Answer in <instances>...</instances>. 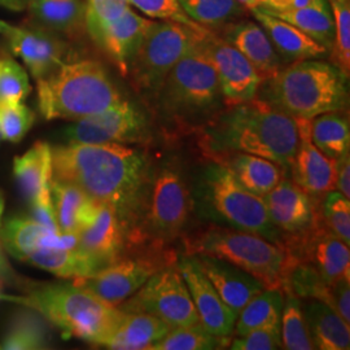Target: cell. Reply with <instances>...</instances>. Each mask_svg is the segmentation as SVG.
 Instances as JSON below:
<instances>
[{
	"label": "cell",
	"instance_id": "1",
	"mask_svg": "<svg viewBox=\"0 0 350 350\" xmlns=\"http://www.w3.org/2000/svg\"><path fill=\"white\" fill-rule=\"evenodd\" d=\"M152 178L150 157L126 144L69 143L52 148V179L72 183L112 206L130 232L142 217Z\"/></svg>",
	"mask_w": 350,
	"mask_h": 350
},
{
	"label": "cell",
	"instance_id": "2",
	"mask_svg": "<svg viewBox=\"0 0 350 350\" xmlns=\"http://www.w3.org/2000/svg\"><path fill=\"white\" fill-rule=\"evenodd\" d=\"M200 144L212 157L244 152L291 169L299 146V127L296 118L256 98L214 114L202 129Z\"/></svg>",
	"mask_w": 350,
	"mask_h": 350
},
{
	"label": "cell",
	"instance_id": "3",
	"mask_svg": "<svg viewBox=\"0 0 350 350\" xmlns=\"http://www.w3.org/2000/svg\"><path fill=\"white\" fill-rule=\"evenodd\" d=\"M256 98L293 118L312 120L348 108L349 77L321 59L295 62L262 81Z\"/></svg>",
	"mask_w": 350,
	"mask_h": 350
},
{
	"label": "cell",
	"instance_id": "4",
	"mask_svg": "<svg viewBox=\"0 0 350 350\" xmlns=\"http://www.w3.org/2000/svg\"><path fill=\"white\" fill-rule=\"evenodd\" d=\"M37 91L38 108L46 120L77 121L125 99L105 68L88 59L62 64L38 79Z\"/></svg>",
	"mask_w": 350,
	"mask_h": 350
},
{
	"label": "cell",
	"instance_id": "5",
	"mask_svg": "<svg viewBox=\"0 0 350 350\" xmlns=\"http://www.w3.org/2000/svg\"><path fill=\"white\" fill-rule=\"evenodd\" d=\"M33 309L62 329L65 338H77L104 347L121 322L124 312L75 284H52L25 297H3Z\"/></svg>",
	"mask_w": 350,
	"mask_h": 350
},
{
	"label": "cell",
	"instance_id": "6",
	"mask_svg": "<svg viewBox=\"0 0 350 350\" xmlns=\"http://www.w3.org/2000/svg\"><path fill=\"white\" fill-rule=\"evenodd\" d=\"M187 254L209 256L250 273L265 288L286 287L291 260L283 245L219 226H208L185 238Z\"/></svg>",
	"mask_w": 350,
	"mask_h": 350
},
{
	"label": "cell",
	"instance_id": "7",
	"mask_svg": "<svg viewBox=\"0 0 350 350\" xmlns=\"http://www.w3.org/2000/svg\"><path fill=\"white\" fill-rule=\"evenodd\" d=\"M156 99L167 118L186 122L213 117L225 104L217 73L196 43L166 75Z\"/></svg>",
	"mask_w": 350,
	"mask_h": 350
},
{
	"label": "cell",
	"instance_id": "8",
	"mask_svg": "<svg viewBox=\"0 0 350 350\" xmlns=\"http://www.w3.org/2000/svg\"><path fill=\"white\" fill-rule=\"evenodd\" d=\"M201 199L214 219L283 245L261 196L244 187L222 163H211L201 176Z\"/></svg>",
	"mask_w": 350,
	"mask_h": 350
},
{
	"label": "cell",
	"instance_id": "9",
	"mask_svg": "<svg viewBox=\"0 0 350 350\" xmlns=\"http://www.w3.org/2000/svg\"><path fill=\"white\" fill-rule=\"evenodd\" d=\"M191 212L192 198L183 175L173 166H165L153 173L142 217L129 238L135 243L148 240L161 248L182 235Z\"/></svg>",
	"mask_w": 350,
	"mask_h": 350
},
{
	"label": "cell",
	"instance_id": "10",
	"mask_svg": "<svg viewBox=\"0 0 350 350\" xmlns=\"http://www.w3.org/2000/svg\"><path fill=\"white\" fill-rule=\"evenodd\" d=\"M193 44V29L176 23L152 21L126 75L139 92L156 98L166 75Z\"/></svg>",
	"mask_w": 350,
	"mask_h": 350
},
{
	"label": "cell",
	"instance_id": "11",
	"mask_svg": "<svg viewBox=\"0 0 350 350\" xmlns=\"http://www.w3.org/2000/svg\"><path fill=\"white\" fill-rule=\"evenodd\" d=\"M120 310L154 315L170 328L200 323L186 282L173 263L150 276L143 287L120 305Z\"/></svg>",
	"mask_w": 350,
	"mask_h": 350
},
{
	"label": "cell",
	"instance_id": "12",
	"mask_svg": "<svg viewBox=\"0 0 350 350\" xmlns=\"http://www.w3.org/2000/svg\"><path fill=\"white\" fill-rule=\"evenodd\" d=\"M193 34L196 46L217 73L226 105L232 107L256 99L262 78L253 65L213 29L201 25L193 29Z\"/></svg>",
	"mask_w": 350,
	"mask_h": 350
},
{
	"label": "cell",
	"instance_id": "13",
	"mask_svg": "<svg viewBox=\"0 0 350 350\" xmlns=\"http://www.w3.org/2000/svg\"><path fill=\"white\" fill-rule=\"evenodd\" d=\"M64 137L69 143L138 144L150 139V124L134 103L124 99L104 112L77 120Z\"/></svg>",
	"mask_w": 350,
	"mask_h": 350
},
{
	"label": "cell",
	"instance_id": "14",
	"mask_svg": "<svg viewBox=\"0 0 350 350\" xmlns=\"http://www.w3.org/2000/svg\"><path fill=\"white\" fill-rule=\"evenodd\" d=\"M169 254H150L140 257H121L99 271L75 279V286L85 288L113 306H120L131 297L154 273L172 265Z\"/></svg>",
	"mask_w": 350,
	"mask_h": 350
},
{
	"label": "cell",
	"instance_id": "15",
	"mask_svg": "<svg viewBox=\"0 0 350 350\" xmlns=\"http://www.w3.org/2000/svg\"><path fill=\"white\" fill-rule=\"evenodd\" d=\"M4 37L13 55L23 59L37 81L65 63L70 52L69 44L62 36L29 20L21 26H8Z\"/></svg>",
	"mask_w": 350,
	"mask_h": 350
},
{
	"label": "cell",
	"instance_id": "16",
	"mask_svg": "<svg viewBox=\"0 0 350 350\" xmlns=\"http://www.w3.org/2000/svg\"><path fill=\"white\" fill-rule=\"evenodd\" d=\"M176 269L183 276L200 325L213 335L230 338L234 334L237 314L234 313L202 273L196 256L186 254L176 261Z\"/></svg>",
	"mask_w": 350,
	"mask_h": 350
},
{
	"label": "cell",
	"instance_id": "17",
	"mask_svg": "<svg viewBox=\"0 0 350 350\" xmlns=\"http://www.w3.org/2000/svg\"><path fill=\"white\" fill-rule=\"evenodd\" d=\"M126 239L127 230L120 215L112 206L100 202L91 224L78 232V250L99 271L122 257Z\"/></svg>",
	"mask_w": 350,
	"mask_h": 350
},
{
	"label": "cell",
	"instance_id": "18",
	"mask_svg": "<svg viewBox=\"0 0 350 350\" xmlns=\"http://www.w3.org/2000/svg\"><path fill=\"white\" fill-rule=\"evenodd\" d=\"M273 225L292 237L304 235L315 225L317 214L308 192L286 178L262 198Z\"/></svg>",
	"mask_w": 350,
	"mask_h": 350
},
{
	"label": "cell",
	"instance_id": "19",
	"mask_svg": "<svg viewBox=\"0 0 350 350\" xmlns=\"http://www.w3.org/2000/svg\"><path fill=\"white\" fill-rule=\"evenodd\" d=\"M299 127V146L291 166L293 182L309 195H323L334 191L336 182L335 159L318 150L310 138V120L296 118Z\"/></svg>",
	"mask_w": 350,
	"mask_h": 350
},
{
	"label": "cell",
	"instance_id": "20",
	"mask_svg": "<svg viewBox=\"0 0 350 350\" xmlns=\"http://www.w3.org/2000/svg\"><path fill=\"white\" fill-rule=\"evenodd\" d=\"M222 29L224 33L221 37L225 38L253 65L262 81L274 77L284 68L286 63L258 23H230Z\"/></svg>",
	"mask_w": 350,
	"mask_h": 350
},
{
	"label": "cell",
	"instance_id": "21",
	"mask_svg": "<svg viewBox=\"0 0 350 350\" xmlns=\"http://www.w3.org/2000/svg\"><path fill=\"white\" fill-rule=\"evenodd\" d=\"M196 260L219 297L237 317L248 301L265 288L258 279L231 263L202 254L196 256Z\"/></svg>",
	"mask_w": 350,
	"mask_h": 350
},
{
	"label": "cell",
	"instance_id": "22",
	"mask_svg": "<svg viewBox=\"0 0 350 350\" xmlns=\"http://www.w3.org/2000/svg\"><path fill=\"white\" fill-rule=\"evenodd\" d=\"M252 14L262 26L284 63L323 59L329 55L327 49L308 37L300 29L278 18L261 7L252 10Z\"/></svg>",
	"mask_w": 350,
	"mask_h": 350
},
{
	"label": "cell",
	"instance_id": "23",
	"mask_svg": "<svg viewBox=\"0 0 350 350\" xmlns=\"http://www.w3.org/2000/svg\"><path fill=\"white\" fill-rule=\"evenodd\" d=\"M301 250H304L306 260L313 265L314 270L328 286L341 279H350L349 245L329 231L314 230V232L305 238Z\"/></svg>",
	"mask_w": 350,
	"mask_h": 350
},
{
	"label": "cell",
	"instance_id": "24",
	"mask_svg": "<svg viewBox=\"0 0 350 350\" xmlns=\"http://www.w3.org/2000/svg\"><path fill=\"white\" fill-rule=\"evenodd\" d=\"M29 21L59 36L77 39L86 33V0H30Z\"/></svg>",
	"mask_w": 350,
	"mask_h": 350
},
{
	"label": "cell",
	"instance_id": "25",
	"mask_svg": "<svg viewBox=\"0 0 350 350\" xmlns=\"http://www.w3.org/2000/svg\"><path fill=\"white\" fill-rule=\"evenodd\" d=\"M150 24V20L129 8L101 37L98 46L118 68L121 75H127L130 62Z\"/></svg>",
	"mask_w": 350,
	"mask_h": 350
},
{
	"label": "cell",
	"instance_id": "26",
	"mask_svg": "<svg viewBox=\"0 0 350 350\" xmlns=\"http://www.w3.org/2000/svg\"><path fill=\"white\" fill-rule=\"evenodd\" d=\"M51 196L60 232L77 234L91 224L100 202L72 183L52 179Z\"/></svg>",
	"mask_w": 350,
	"mask_h": 350
},
{
	"label": "cell",
	"instance_id": "27",
	"mask_svg": "<svg viewBox=\"0 0 350 350\" xmlns=\"http://www.w3.org/2000/svg\"><path fill=\"white\" fill-rule=\"evenodd\" d=\"M214 159L222 163L239 182L252 193L263 198L282 179V166L256 154L244 152H228Z\"/></svg>",
	"mask_w": 350,
	"mask_h": 350
},
{
	"label": "cell",
	"instance_id": "28",
	"mask_svg": "<svg viewBox=\"0 0 350 350\" xmlns=\"http://www.w3.org/2000/svg\"><path fill=\"white\" fill-rule=\"evenodd\" d=\"M302 310L315 349H349V325L328 304L310 299Z\"/></svg>",
	"mask_w": 350,
	"mask_h": 350
},
{
	"label": "cell",
	"instance_id": "29",
	"mask_svg": "<svg viewBox=\"0 0 350 350\" xmlns=\"http://www.w3.org/2000/svg\"><path fill=\"white\" fill-rule=\"evenodd\" d=\"M13 175L26 201L51 191L52 182V148L46 142H37L25 154L16 157Z\"/></svg>",
	"mask_w": 350,
	"mask_h": 350
},
{
	"label": "cell",
	"instance_id": "30",
	"mask_svg": "<svg viewBox=\"0 0 350 350\" xmlns=\"http://www.w3.org/2000/svg\"><path fill=\"white\" fill-rule=\"evenodd\" d=\"M170 329L154 315L124 313L121 322L104 347L114 350H150Z\"/></svg>",
	"mask_w": 350,
	"mask_h": 350
},
{
	"label": "cell",
	"instance_id": "31",
	"mask_svg": "<svg viewBox=\"0 0 350 350\" xmlns=\"http://www.w3.org/2000/svg\"><path fill=\"white\" fill-rule=\"evenodd\" d=\"M267 12L274 14L280 20L287 21L291 25L296 26L308 37L312 38L317 43L327 49L328 52L331 50L335 38V29L332 12L327 0H313L305 7L287 12Z\"/></svg>",
	"mask_w": 350,
	"mask_h": 350
},
{
	"label": "cell",
	"instance_id": "32",
	"mask_svg": "<svg viewBox=\"0 0 350 350\" xmlns=\"http://www.w3.org/2000/svg\"><path fill=\"white\" fill-rule=\"evenodd\" d=\"M284 293L280 288H263L240 310L234 327L237 336H243L262 325L280 322Z\"/></svg>",
	"mask_w": 350,
	"mask_h": 350
},
{
	"label": "cell",
	"instance_id": "33",
	"mask_svg": "<svg viewBox=\"0 0 350 350\" xmlns=\"http://www.w3.org/2000/svg\"><path fill=\"white\" fill-rule=\"evenodd\" d=\"M310 138L325 156L338 160L349 150V118L342 112L323 113L314 117L310 120Z\"/></svg>",
	"mask_w": 350,
	"mask_h": 350
},
{
	"label": "cell",
	"instance_id": "34",
	"mask_svg": "<svg viewBox=\"0 0 350 350\" xmlns=\"http://www.w3.org/2000/svg\"><path fill=\"white\" fill-rule=\"evenodd\" d=\"M26 261H30L34 266L50 271L62 278H85L96 273L95 265L82 252L77 250H60L38 247L33 250Z\"/></svg>",
	"mask_w": 350,
	"mask_h": 350
},
{
	"label": "cell",
	"instance_id": "35",
	"mask_svg": "<svg viewBox=\"0 0 350 350\" xmlns=\"http://www.w3.org/2000/svg\"><path fill=\"white\" fill-rule=\"evenodd\" d=\"M49 329L44 318L30 309L16 314L8 325L0 348L5 350L44 349Z\"/></svg>",
	"mask_w": 350,
	"mask_h": 350
},
{
	"label": "cell",
	"instance_id": "36",
	"mask_svg": "<svg viewBox=\"0 0 350 350\" xmlns=\"http://www.w3.org/2000/svg\"><path fill=\"white\" fill-rule=\"evenodd\" d=\"M47 232H51L50 230L39 225L34 219L16 217L8 219L3 226L0 238L14 258L26 261L27 256L39 247L40 239Z\"/></svg>",
	"mask_w": 350,
	"mask_h": 350
},
{
	"label": "cell",
	"instance_id": "37",
	"mask_svg": "<svg viewBox=\"0 0 350 350\" xmlns=\"http://www.w3.org/2000/svg\"><path fill=\"white\" fill-rule=\"evenodd\" d=\"M284 291L286 296L280 318L282 348L287 350L315 349L309 335L300 300L289 289Z\"/></svg>",
	"mask_w": 350,
	"mask_h": 350
},
{
	"label": "cell",
	"instance_id": "38",
	"mask_svg": "<svg viewBox=\"0 0 350 350\" xmlns=\"http://www.w3.org/2000/svg\"><path fill=\"white\" fill-rule=\"evenodd\" d=\"M228 338L213 335L200 323L172 328L150 350H213L230 345Z\"/></svg>",
	"mask_w": 350,
	"mask_h": 350
},
{
	"label": "cell",
	"instance_id": "39",
	"mask_svg": "<svg viewBox=\"0 0 350 350\" xmlns=\"http://www.w3.org/2000/svg\"><path fill=\"white\" fill-rule=\"evenodd\" d=\"M179 3L195 23L213 30L230 24L244 8L237 0H179Z\"/></svg>",
	"mask_w": 350,
	"mask_h": 350
},
{
	"label": "cell",
	"instance_id": "40",
	"mask_svg": "<svg viewBox=\"0 0 350 350\" xmlns=\"http://www.w3.org/2000/svg\"><path fill=\"white\" fill-rule=\"evenodd\" d=\"M334 17L335 38L329 50L331 63L350 75V0H327Z\"/></svg>",
	"mask_w": 350,
	"mask_h": 350
},
{
	"label": "cell",
	"instance_id": "41",
	"mask_svg": "<svg viewBox=\"0 0 350 350\" xmlns=\"http://www.w3.org/2000/svg\"><path fill=\"white\" fill-rule=\"evenodd\" d=\"M130 8L129 0H86V33L98 46L105 30Z\"/></svg>",
	"mask_w": 350,
	"mask_h": 350
},
{
	"label": "cell",
	"instance_id": "42",
	"mask_svg": "<svg viewBox=\"0 0 350 350\" xmlns=\"http://www.w3.org/2000/svg\"><path fill=\"white\" fill-rule=\"evenodd\" d=\"M31 92L25 69L5 52H0V103H23Z\"/></svg>",
	"mask_w": 350,
	"mask_h": 350
},
{
	"label": "cell",
	"instance_id": "43",
	"mask_svg": "<svg viewBox=\"0 0 350 350\" xmlns=\"http://www.w3.org/2000/svg\"><path fill=\"white\" fill-rule=\"evenodd\" d=\"M36 121V114L23 103H0V133L4 140L18 143Z\"/></svg>",
	"mask_w": 350,
	"mask_h": 350
},
{
	"label": "cell",
	"instance_id": "44",
	"mask_svg": "<svg viewBox=\"0 0 350 350\" xmlns=\"http://www.w3.org/2000/svg\"><path fill=\"white\" fill-rule=\"evenodd\" d=\"M323 204L325 224L331 234L350 245V202L338 191L327 192Z\"/></svg>",
	"mask_w": 350,
	"mask_h": 350
},
{
	"label": "cell",
	"instance_id": "45",
	"mask_svg": "<svg viewBox=\"0 0 350 350\" xmlns=\"http://www.w3.org/2000/svg\"><path fill=\"white\" fill-rule=\"evenodd\" d=\"M129 4L153 20L176 23L189 29H198L201 26L183 11L179 0H129Z\"/></svg>",
	"mask_w": 350,
	"mask_h": 350
},
{
	"label": "cell",
	"instance_id": "46",
	"mask_svg": "<svg viewBox=\"0 0 350 350\" xmlns=\"http://www.w3.org/2000/svg\"><path fill=\"white\" fill-rule=\"evenodd\" d=\"M230 348L234 350L280 349V322L262 325L243 336H237L230 342Z\"/></svg>",
	"mask_w": 350,
	"mask_h": 350
},
{
	"label": "cell",
	"instance_id": "47",
	"mask_svg": "<svg viewBox=\"0 0 350 350\" xmlns=\"http://www.w3.org/2000/svg\"><path fill=\"white\" fill-rule=\"evenodd\" d=\"M30 204V217L39 225L46 227L51 232L59 234L60 228L56 221V214L53 208V201L51 196V191L39 195L37 199L29 202Z\"/></svg>",
	"mask_w": 350,
	"mask_h": 350
},
{
	"label": "cell",
	"instance_id": "48",
	"mask_svg": "<svg viewBox=\"0 0 350 350\" xmlns=\"http://www.w3.org/2000/svg\"><path fill=\"white\" fill-rule=\"evenodd\" d=\"M350 279H341L331 286L329 306L350 325Z\"/></svg>",
	"mask_w": 350,
	"mask_h": 350
},
{
	"label": "cell",
	"instance_id": "49",
	"mask_svg": "<svg viewBox=\"0 0 350 350\" xmlns=\"http://www.w3.org/2000/svg\"><path fill=\"white\" fill-rule=\"evenodd\" d=\"M336 165V182L335 187L338 192L344 195L347 199H350V160L349 150L338 157Z\"/></svg>",
	"mask_w": 350,
	"mask_h": 350
},
{
	"label": "cell",
	"instance_id": "50",
	"mask_svg": "<svg viewBox=\"0 0 350 350\" xmlns=\"http://www.w3.org/2000/svg\"><path fill=\"white\" fill-rule=\"evenodd\" d=\"M313 0H266L262 8L271 12H287L310 4Z\"/></svg>",
	"mask_w": 350,
	"mask_h": 350
},
{
	"label": "cell",
	"instance_id": "51",
	"mask_svg": "<svg viewBox=\"0 0 350 350\" xmlns=\"http://www.w3.org/2000/svg\"><path fill=\"white\" fill-rule=\"evenodd\" d=\"M30 0H0V7H4L13 12H23L27 10Z\"/></svg>",
	"mask_w": 350,
	"mask_h": 350
},
{
	"label": "cell",
	"instance_id": "52",
	"mask_svg": "<svg viewBox=\"0 0 350 350\" xmlns=\"http://www.w3.org/2000/svg\"><path fill=\"white\" fill-rule=\"evenodd\" d=\"M239 1L244 8H248L250 11L254 10V8H260L265 5L266 0H237Z\"/></svg>",
	"mask_w": 350,
	"mask_h": 350
},
{
	"label": "cell",
	"instance_id": "53",
	"mask_svg": "<svg viewBox=\"0 0 350 350\" xmlns=\"http://www.w3.org/2000/svg\"><path fill=\"white\" fill-rule=\"evenodd\" d=\"M8 26H10V24H7V23H4V21L0 20V33L4 34V31L8 29Z\"/></svg>",
	"mask_w": 350,
	"mask_h": 350
},
{
	"label": "cell",
	"instance_id": "54",
	"mask_svg": "<svg viewBox=\"0 0 350 350\" xmlns=\"http://www.w3.org/2000/svg\"><path fill=\"white\" fill-rule=\"evenodd\" d=\"M3 209H4V198L0 192V219H1V214H3Z\"/></svg>",
	"mask_w": 350,
	"mask_h": 350
},
{
	"label": "cell",
	"instance_id": "55",
	"mask_svg": "<svg viewBox=\"0 0 350 350\" xmlns=\"http://www.w3.org/2000/svg\"><path fill=\"white\" fill-rule=\"evenodd\" d=\"M1 140H3V137H1V133H0V142H1Z\"/></svg>",
	"mask_w": 350,
	"mask_h": 350
}]
</instances>
